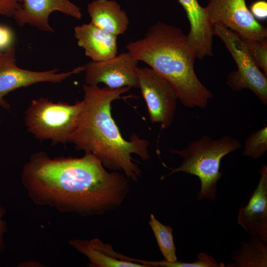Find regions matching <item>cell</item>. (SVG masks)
<instances>
[{
  "mask_svg": "<svg viewBox=\"0 0 267 267\" xmlns=\"http://www.w3.org/2000/svg\"><path fill=\"white\" fill-rule=\"evenodd\" d=\"M26 186L46 201L82 215H103L119 207L129 192L124 173L109 172L93 155L49 158L33 154L23 167Z\"/></svg>",
  "mask_w": 267,
  "mask_h": 267,
  "instance_id": "cell-1",
  "label": "cell"
},
{
  "mask_svg": "<svg viewBox=\"0 0 267 267\" xmlns=\"http://www.w3.org/2000/svg\"><path fill=\"white\" fill-rule=\"evenodd\" d=\"M131 89L100 88L84 84V105L69 143L77 150L93 155L105 168L121 171L129 180L136 182L141 170L132 155L148 160L149 141L134 133L129 140L124 139L111 113L112 102Z\"/></svg>",
  "mask_w": 267,
  "mask_h": 267,
  "instance_id": "cell-2",
  "label": "cell"
},
{
  "mask_svg": "<svg viewBox=\"0 0 267 267\" xmlns=\"http://www.w3.org/2000/svg\"><path fill=\"white\" fill-rule=\"evenodd\" d=\"M126 47L137 60L166 79L184 106H207L213 95L196 76V57L182 30L159 21L149 27L142 38L130 42Z\"/></svg>",
  "mask_w": 267,
  "mask_h": 267,
  "instance_id": "cell-3",
  "label": "cell"
},
{
  "mask_svg": "<svg viewBox=\"0 0 267 267\" xmlns=\"http://www.w3.org/2000/svg\"><path fill=\"white\" fill-rule=\"evenodd\" d=\"M240 141L229 135L213 139L207 135L190 142L182 150L170 149L171 153L178 155L182 159L181 164L177 168L163 166L170 170L166 177L178 172H182L197 177L200 181V189L197 199H208L214 201L217 194V184L222 178L220 171L222 159L229 153L241 147Z\"/></svg>",
  "mask_w": 267,
  "mask_h": 267,
  "instance_id": "cell-4",
  "label": "cell"
},
{
  "mask_svg": "<svg viewBox=\"0 0 267 267\" xmlns=\"http://www.w3.org/2000/svg\"><path fill=\"white\" fill-rule=\"evenodd\" d=\"M84 105L83 100L70 104L44 97L33 99L25 112V126L41 141L50 140L52 145L69 143Z\"/></svg>",
  "mask_w": 267,
  "mask_h": 267,
  "instance_id": "cell-5",
  "label": "cell"
},
{
  "mask_svg": "<svg viewBox=\"0 0 267 267\" xmlns=\"http://www.w3.org/2000/svg\"><path fill=\"white\" fill-rule=\"evenodd\" d=\"M213 33L224 43L236 64L237 70L227 76L229 87L234 91L250 89L267 105V75L260 70L244 43L236 33L220 23L214 25Z\"/></svg>",
  "mask_w": 267,
  "mask_h": 267,
  "instance_id": "cell-6",
  "label": "cell"
},
{
  "mask_svg": "<svg viewBox=\"0 0 267 267\" xmlns=\"http://www.w3.org/2000/svg\"><path fill=\"white\" fill-rule=\"evenodd\" d=\"M138 88L147 108L152 123L160 124L161 130L171 125L178 100L173 86L152 68L137 69Z\"/></svg>",
  "mask_w": 267,
  "mask_h": 267,
  "instance_id": "cell-7",
  "label": "cell"
},
{
  "mask_svg": "<svg viewBox=\"0 0 267 267\" xmlns=\"http://www.w3.org/2000/svg\"><path fill=\"white\" fill-rule=\"evenodd\" d=\"M16 61L15 50L11 46L5 50L0 58V106L6 110L10 109V105L4 97L11 91L39 83H60L84 71V66H79L61 73H58V70L56 69L42 72L33 71L19 68L16 65Z\"/></svg>",
  "mask_w": 267,
  "mask_h": 267,
  "instance_id": "cell-8",
  "label": "cell"
},
{
  "mask_svg": "<svg viewBox=\"0 0 267 267\" xmlns=\"http://www.w3.org/2000/svg\"><path fill=\"white\" fill-rule=\"evenodd\" d=\"M204 8L213 26L221 24L243 38H267V28L254 17L245 0H209Z\"/></svg>",
  "mask_w": 267,
  "mask_h": 267,
  "instance_id": "cell-9",
  "label": "cell"
},
{
  "mask_svg": "<svg viewBox=\"0 0 267 267\" xmlns=\"http://www.w3.org/2000/svg\"><path fill=\"white\" fill-rule=\"evenodd\" d=\"M138 62L127 51L107 60L89 62L84 65L85 84L98 86L103 83L111 89L138 88Z\"/></svg>",
  "mask_w": 267,
  "mask_h": 267,
  "instance_id": "cell-10",
  "label": "cell"
},
{
  "mask_svg": "<svg viewBox=\"0 0 267 267\" xmlns=\"http://www.w3.org/2000/svg\"><path fill=\"white\" fill-rule=\"evenodd\" d=\"M54 11L78 20L82 17L81 9L69 0H22L12 16L20 26L29 24L43 31L53 32L48 18Z\"/></svg>",
  "mask_w": 267,
  "mask_h": 267,
  "instance_id": "cell-11",
  "label": "cell"
},
{
  "mask_svg": "<svg viewBox=\"0 0 267 267\" xmlns=\"http://www.w3.org/2000/svg\"><path fill=\"white\" fill-rule=\"evenodd\" d=\"M260 178L247 204L239 211L238 224L250 235L267 243V167L263 165Z\"/></svg>",
  "mask_w": 267,
  "mask_h": 267,
  "instance_id": "cell-12",
  "label": "cell"
},
{
  "mask_svg": "<svg viewBox=\"0 0 267 267\" xmlns=\"http://www.w3.org/2000/svg\"><path fill=\"white\" fill-rule=\"evenodd\" d=\"M183 8L190 25L186 39L194 52L196 59L212 56L213 25L204 7L197 0H177Z\"/></svg>",
  "mask_w": 267,
  "mask_h": 267,
  "instance_id": "cell-13",
  "label": "cell"
},
{
  "mask_svg": "<svg viewBox=\"0 0 267 267\" xmlns=\"http://www.w3.org/2000/svg\"><path fill=\"white\" fill-rule=\"evenodd\" d=\"M74 35L79 46L92 61L108 60L117 55L118 36L110 34L91 22L76 26Z\"/></svg>",
  "mask_w": 267,
  "mask_h": 267,
  "instance_id": "cell-14",
  "label": "cell"
},
{
  "mask_svg": "<svg viewBox=\"0 0 267 267\" xmlns=\"http://www.w3.org/2000/svg\"><path fill=\"white\" fill-rule=\"evenodd\" d=\"M88 12L90 22L110 34L118 36L128 28L127 14L115 0H94L88 4Z\"/></svg>",
  "mask_w": 267,
  "mask_h": 267,
  "instance_id": "cell-15",
  "label": "cell"
},
{
  "mask_svg": "<svg viewBox=\"0 0 267 267\" xmlns=\"http://www.w3.org/2000/svg\"><path fill=\"white\" fill-rule=\"evenodd\" d=\"M233 263L227 267H267V243L255 235L240 242V247L231 253Z\"/></svg>",
  "mask_w": 267,
  "mask_h": 267,
  "instance_id": "cell-16",
  "label": "cell"
},
{
  "mask_svg": "<svg viewBox=\"0 0 267 267\" xmlns=\"http://www.w3.org/2000/svg\"><path fill=\"white\" fill-rule=\"evenodd\" d=\"M70 244L89 259L90 265L94 267H144L142 265L129 261L119 260L112 256L101 247L99 239L89 241L73 240Z\"/></svg>",
  "mask_w": 267,
  "mask_h": 267,
  "instance_id": "cell-17",
  "label": "cell"
},
{
  "mask_svg": "<svg viewBox=\"0 0 267 267\" xmlns=\"http://www.w3.org/2000/svg\"><path fill=\"white\" fill-rule=\"evenodd\" d=\"M149 224L154 233L164 259L169 262L177 261L176 248L173 239L172 228L161 223L153 214L150 215Z\"/></svg>",
  "mask_w": 267,
  "mask_h": 267,
  "instance_id": "cell-18",
  "label": "cell"
},
{
  "mask_svg": "<svg viewBox=\"0 0 267 267\" xmlns=\"http://www.w3.org/2000/svg\"><path fill=\"white\" fill-rule=\"evenodd\" d=\"M267 151V127L256 131L246 139L243 150L245 156L258 159Z\"/></svg>",
  "mask_w": 267,
  "mask_h": 267,
  "instance_id": "cell-19",
  "label": "cell"
},
{
  "mask_svg": "<svg viewBox=\"0 0 267 267\" xmlns=\"http://www.w3.org/2000/svg\"><path fill=\"white\" fill-rule=\"evenodd\" d=\"M257 66L267 75V41L240 37Z\"/></svg>",
  "mask_w": 267,
  "mask_h": 267,
  "instance_id": "cell-20",
  "label": "cell"
},
{
  "mask_svg": "<svg viewBox=\"0 0 267 267\" xmlns=\"http://www.w3.org/2000/svg\"><path fill=\"white\" fill-rule=\"evenodd\" d=\"M22 0H0V15L12 16Z\"/></svg>",
  "mask_w": 267,
  "mask_h": 267,
  "instance_id": "cell-21",
  "label": "cell"
},
{
  "mask_svg": "<svg viewBox=\"0 0 267 267\" xmlns=\"http://www.w3.org/2000/svg\"><path fill=\"white\" fill-rule=\"evenodd\" d=\"M255 19L265 20L267 18V2L264 0H257L253 2L250 10Z\"/></svg>",
  "mask_w": 267,
  "mask_h": 267,
  "instance_id": "cell-22",
  "label": "cell"
},
{
  "mask_svg": "<svg viewBox=\"0 0 267 267\" xmlns=\"http://www.w3.org/2000/svg\"><path fill=\"white\" fill-rule=\"evenodd\" d=\"M13 34L7 27L0 25V50H6L12 46Z\"/></svg>",
  "mask_w": 267,
  "mask_h": 267,
  "instance_id": "cell-23",
  "label": "cell"
},
{
  "mask_svg": "<svg viewBox=\"0 0 267 267\" xmlns=\"http://www.w3.org/2000/svg\"><path fill=\"white\" fill-rule=\"evenodd\" d=\"M3 214V210L0 206V249L2 246V237L5 231L4 222L2 220Z\"/></svg>",
  "mask_w": 267,
  "mask_h": 267,
  "instance_id": "cell-24",
  "label": "cell"
},
{
  "mask_svg": "<svg viewBox=\"0 0 267 267\" xmlns=\"http://www.w3.org/2000/svg\"><path fill=\"white\" fill-rule=\"evenodd\" d=\"M2 54H3V53H1V52L0 51V58L2 56Z\"/></svg>",
  "mask_w": 267,
  "mask_h": 267,
  "instance_id": "cell-25",
  "label": "cell"
},
{
  "mask_svg": "<svg viewBox=\"0 0 267 267\" xmlns=\"http://www.w3.org/2000/svg\"></svg>",
  "mask_w": 267,
  "mask_h": 267,
  "instance_id": "cell-26",
  "label": "cell"
}]
</instances>
